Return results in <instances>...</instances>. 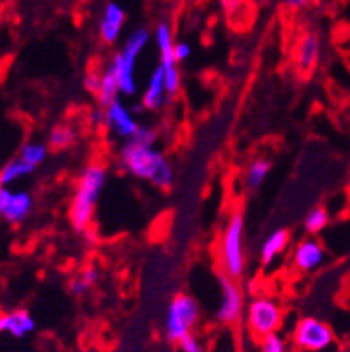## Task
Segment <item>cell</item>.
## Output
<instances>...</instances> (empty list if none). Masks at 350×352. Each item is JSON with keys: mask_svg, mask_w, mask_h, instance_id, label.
<instances>
[{"mask_svg": "<svg viewBox=\"0 0 350 352\" xmlns=\"http://www.w3.org/2000/svg\"><path fill=\"white\" fill-rule=\"evenodd\" d=\"M120 163L129 175L149 181L160 190H170L175 183L172 163L152 143H143L131 138L120 151Z\"/></svg>", "mask_w": 350, "mask_h": 352, "instance_id": "cell-1", "label": "cell"}, {"mask_svg": "<svg viewBox=\"0 0 350 352\" xmlns=\"http://www.w3.org/2000/svg\"><path fill=\"white\" fill-rule=\"evenodd\" d=\"M107 183V168L102 163H89L77 179L70 201V223L74 231L86 232L91 226L98 199Z\"/></svg>", "mask_w": 350, "mask_h": 352, "instance_id": "cell-2", "label": "cell"}, {"mask_svg": "<svg viewBox=\"0 0 350 352\" xmlns=\"http://www.w3.org/2000/svg\"><path fill=\"white\" fill-rule=\"evenodd\" d=\"M152 32L146 27H136L131 34L125 38L122 49L115 54L107 67L111 68L120 86V95L134 97L138 94L136 65L143 50L151 41Z\"/></svg>", "mask_w": 350, "mask_h": 352, "instance_id": "cell-3", "label": "cell"}, {"mask_svg": "<svg viewBox=\"0 0 350 352\" xmlns=\"http://www.w3.org/2000/svg\"><path fill=\"white\" fill-rule=\"evenodd\" d=\"M218 265L222 274L238 281L247 267L245 256V217L241 211H232L218 241Z\"/></svg>", "mask_w": 350, "mask_h": 352, "instance_id": "cell-4", "label": "cell"}, {"mask_svg": "<svg viewBox=\"0 0 350 352\" xmlns=\"http://www.w3.org/2000/svg\"><path fill=\"white\" fill-rule=\"evenodd\" d=\"M200 318V308L195 297L190 294H177L170 300L164 318V336L170 344H181L193 335Z\"/></svg>", "mask_w": 350, "mask_h": 352, "instance_id": "cell-5", "label": "cell"}, {"mask_svg": "<svg viewBox=\"0 0 350 352\" xmlns=\"http://www.w3.org/2000/svg\"><path fill=\"white\" fill-rule=\"evenodd\" d=\"M245 322H247V329L256 338L261 340L268 335L279 333V327L283 324V308L277 300L268 295H259L248 302Z\"/></svg>", "mask_w": 350, "mask_h": 352, "instance_id": "cell-6", "label": "cell"}, {"mask_svg": "<svg viewBox=\"0 0 350 352\" xmlns=\"http://www.w3.org/2000/svg\"><path fill=\"white\" fill-rule=\"evenodd\" d=\"M154 41L155 47L160 50V67L164 72V82H166V91L168 97H175L181 91V70H179V63L173 56L175 49V36L173 29L166 20L160 22L154 29Z\"/></svg>", "mask_w": 350, "mask_h": 352, "instance_id": "cell-7", "label": "cell"}, {"mask_svg": "<svg viewBox=\"0 0 350 352\" xmlns=\"http://www.w3.org/2000/svg\"><path fill=\"white\" fill-rule=\"evenodd\" d=\"M293 344L304 352H324L334 344V333L325 322L315 317H304L293 331Z\"/></svg>", "mask_w": 350, "mask_h": 352, "instance_id": "cell-8", "label": "cell"}, {"mask_svg": "<svg viewBox=\"0 0 350 352\" xmlns=\"http://www.w3.org/2000/svg\"><path fill=\"white\" fill-rule=\"evenodd\" d=\"M218 285H220V304H218L215 317H217L218 324H222V326H234L243 315V292L234 279L223 276V274L218 277Z\"/></svg>", "mask_w": 350, "mask_h": 352, "instance_id": "cell-9", "label": "cell"}, {"mask_svg": "<svg viewBox=\"0 0 350 352\" xmlns=\"http://www.w3.org/2000/svg\"><path fill=\"white\" fill-rule=\"evenodd\" d=\"M34 208V199L25 190H11L6 186L0 192V219L8 223H22Z\"/></svg>", "mask_w": 350, "mask_h": 352, "instance_id": "cell-10", "label": "cell"}, {"mask_svg": "<svg viewBox=\"0 0 350 352\" xmlns=\"http://www.w3.org/2000/svg\"><path fill=\"white\" fill-rule=\"evenodd\" d=\"M104 125L115 134L116 138L129 142L140 129V122L134 113L122 100H116L104 109Z\"/></svg>", "mask_w": 350, "mask_h": 352, "instance_id": "cell-11", "label": "cell"}, {"mask_svg": "<svg viewBox=\"0 0 350 352\" xmlns=\"http://www.w3.org/2000/svg\"><path fill=\"white\" fill-rule=\"evenodd\" d=\"M325 247L315 236L300 240L293 249L292 263L302 274H311L325 263Z\"/></svg>", "mask_w": 350, "mask_h": 352, "instance_id": "cell-12", "label": "cell"}, {"mask_svg": "<svg viewBox=\"0 0 350 352\" xmlns=\"http://www.w3.org/2000/svg\"><path fill=\"white\" fill-rule=\"evenodd\" d=\"M125 20H127L125 9L118 2H107L104 6L102 16H100V22H98V34H100L104 43L113 45L120 40Z\"/></svg>", "mask_w": 350, "mask_h": 352, "instance_id": "cell-13", "label": "cell"}, {"mask_svg": "<svg viewBox=\"0 0 350 352\" xmlns=\"http://www.w3.org/2000/svg\"><path fill=\"white\" fill-rule=\"evenodd\" d=\"M36 329V320L27 309L0 313V333L13 338H25Z\"/></svg>", "mask_w": 350, "mask_h": 352, "instance_id": "cell-14", "label": "cell"}, {"mask_svg": "<svg viewBox=\"0 0 350 352\" xmlns=\"http://www.w3.org/2000/svg\"><path fill=\"white\" fill-rule=\"evenodd\" d=\"M320 50H322V43L315 32H306L298 40L295 54H293V61L300 74H309L316 67L320 59Z\"/></svg>", "mask_w": 350, "mask_h": 352, "instance_id": "cell-15", "label": "cell"}, {"mask_svg": "<svg viewBox=\"0 0 350 352\" xmlns=\"http://www.w3.org/2000/svg\"><path fill=\"white\" fill-rule=\"evenodd\" d=\"M166 98H168V91H166V82H164V72L157 65L149 76L145 89H143L142 106L149 111H157L166 104Z\"/></svg>", "mask_w": 350, "mask_h": 352, "instance_id": "cell-16", "label": "cell"}, {"mask_svg": "<svg viewBox=\"0 0 350 352\" xmlns=\"http://www.w3.org/2000/svg\"><path fill=\"white\" fill-rule=\"evenodd\" d=\"M289 240H292V234H289L288 229H275L272 231L266 240L263 241L261 249H259V259L265 267H270L274 265V261L277 258L284 254V250L288 249Z\"/></svg>", "mask_w": 350, "mask_h": 352, "instance_id": "cell-17", "label": "cell"}, {"mask_svg": "<svg viewBox=\"0 0 350 352\" xmlns=\"http://www.w3.org/2000/svg\"><path fill=\"white\" fill-rule=\"evenodd\" d=\"M98 100V107H106L111 106L113 102L120 100V86H118V80H116L115 74L109 67H106L100 74V85H98L97 94H95Z\"/></svg>", "mask_w": 350, "mask_h": 352, "instance_id": "cell-18", "label": "cell"}, {"mask_svg": "<svg viewBox=\"0 0 350 352\" xmlns=\"http://www.w3.org/2000/svg\"><path fill=\"white\" fill-rule=\"evenodd\" d=\"M272 170V161L266 157H256V160L247 166L243 175V183L247 190L250 192H257L259 188L265 184L266 177L270 175Z\"/></svg>", "mask_w": 350, "mask_h": 352, "instance_id": "cell-19", "label": "cell"}, {"mask_svg": "<svg viewBox=\"0 0 350 352\" xmlns=\"http://www.w3.org/2000/svg\"><path fill=\"white\" fill-rule=\"evenodd\" d=\"M34 172V166H31L29 163L22 160L20 156L9 160L4 166H2V181H4V186H11V184L18 183L25 179L27 175H31Z\"/></svg>", "mask_w": 350, "mask_h": 352, "instance_id": "cell-20", "label": "cell"}, {"mask_svg": "<svg viewBox=\"0 0 350 352\" xmlns=\"http://www.w3.org/2000/svg\"><path fill=\"white\" fill-rule=\"evenodd\" d=\"M77 133L76 129L68 124H59L56 127H52L49 133V148L52 151H67L68 147H72L76 143Z\"/></svg>", "mask_w": 350, "mask_h": 352, "instance_id": "cell-21", "label": "cell"}, {"mask_svg": "<svg viewBox=\"0 0 350 352\" xmlns=\"http://www.w3.org/2000/svg\"><path fill=\"white\" fill-rule=\"evenodd\" d=\"M49 145L41 142H27L23 143L22 148H20V154L18 156L22 157L25 163H29L31 166H40L41 163H45L47 156H49Z\"/></svg>", "mask_w": 350, "mask_h": 352, "instance_id": "cell-22", "label": "cell"}, {"mask_svg": "<svg viewBox=\"0 0 350 352\" xmlns=\"http://www.w3.org/2000/svg\"><path fill=\"white\" fill-rule=\"evenodd\" d=\"M331 222V217H329V211L322 206H316L309 213L306 214V220H304V229H306L307 234H318V232L324 231L325 228Z\"/></svg>", "mask_w": 350, "mask_h": 352, "instance_id": "cell-23", "label": "cell"}, {"mask_svg": "<svg viewBox=\"0 0 350 352\" xmlns=\"http://www.w3.org/2000/svg\"><path fill=\"white\" fill-rule=\"evenodd\" d=\"M222 6L231 22H247L252 0H222Z\"/></svg>", "mask_w": 350, "mask_h": 352, "instance_id": "cell-24", "label": "cell"}, {"mask_svg": "<svg viewBox=\"0 0 350 352\" xmlns=\"http://www.w3.org/2000/svg\"><path fill=\"white\" fill-rule=\"evenodd\" d=\"M259 352H288V345H286V340L279 333H274V335L261 338Z\"/></svg>", "mask_w": 350, "mask_h": 352, "instance_id": "cell-25", "label": "cell"}, {"mask_svg": "<svg viewBox=\"0 0 350 352\" xmlns=\"http://www.w3.org/2000/svg\"><path fill=\"white\" fill-rule=\"evenodd\" d=\"M89 290H91V288H89V286L86 285V283L83 281V279H80V276L74 277V279H72V281L68 283V292H70V294L74 295V297H83V295L88 294Z\"/></svg>", "mask_w": 350, "mask_h": 352, "instance_id": "cell-26", "label": "cell"}, {"mask_svg": "<svg viewBox=\"0 0 350 352\" xmlns=\"http://www.w3.org/2000/svg\"><path fill=\"white\" fill-rule=\"evenodd\" d=\"M79 276H80V279H83V281H85L89 288H91V286L97 285L98 277H100V272H98V268L95 267V265H88V267L83 268V272H80Z\"/></svg>", "mask_w": 350, "mask_h": 352, "instance_id": "cell-27", "label": "cell"}, {"mask_svg": "<svg viewBox=\"0 0 350 352\" xmlns=\"http://www.w3.org/2000/svg\"><path fill=\"white\" fill-rule=\"evenodd\" d=\"M179 349H181V352H206L202 344L193 335L182 340L181 344H179Z\"/></svg>", "mask_w": 350, "mask_h": 352, "instance_id": "cell-28", "label": "cell"}, {"mask_svg": "<svg viewBox=\"0 0 350 352\" xmlns=\"http://www.w3.org/2000/svg\"><path fill=\"white\" fill-rule=\"evenodd\" d=\"M173 56L177 59V63L186 61L191 56V45L188 41H175V49H173Z\"/></svg>", "mask_w": 350, "mask_h": 352, "instance_id": "cell-29", "label": "cell"}, {"mask_svg": "<svg viewBox=\"0 0 350 352\" xmlns=\"http://www.w3.org/2000/svg\"><path fill=\"white\" fill-rule=\"evenodd\" d=\"M100 74H102V72H97V70H89L88 74H86L85 86L89 94H97L98 85H100Z\"/></svg>", "mask_w": 350, "mask_h": 352, "instance_id": "cell-30", "label": "cell"}, {"mask_svg": "<svg viewBox=\"0 0 350 352\" xmlns=\"http://www.w3.org/2000/svg\"><path fill=\"white\" fill-rule=\"evenodd\" d=\"M309 2H313V0H283V4L286 6V8H289V9L306 8Z\"/></svg>", "mask_w": 350, "mask_h": 352, "instance_id": "cell-31", "label": "cell"}, {"mask_svg": "<svg viewBox=\"0 0 350 352\" xmlns=\"http://www.w3.org/2000/svg\"><path fill=\"white\" fill-rule=\"evenodd\" d=\"M91 118H94V124H104V109L102 107H97L94 111V115H91Z\"/></svg>", "mask_w": 350, "mask_h": 352, "instance_id": "cell-32", "label": "cell"}, {"mask_svg": "<svg viewBox=\"0 0 350 352\" xmlns=\"http://www.w3.org/2000/svg\"><path fill=\"white\" fill-rule=\"evenodd\" d=\"M4 181H2V168H0V192H2V190H4Z\"/></svg>", "mask_w": 350, "mask_h": 352, "instance_id": "cell-33", "label": "cell"}, {"mask_svg": "<svg viewBox=\"0 0 350 352\" xmlns=\"http://www.w3.org/2000/svg\"><path fill=\"white\" fill-rule=\"evenodd\" d=\"M252 2H257V4H268L272 0H252Z\"/></svg>", "mask_w": 350, "mask_h": 352, "instance_id": "cell-34", "label": "cell"}, {"mask_svg": "<svg viewBox=\"0 0 350 352\" xmlns=\"http://www.w3.org/2000/svg\"><path fill=\"white\" fill-rule=\"evenodd\" d=\"M0 220H2V219H0Z\"/></svg>", "mask_w": 350, "mask_h": 352, "instance_id": "cell-35", "label": "cell"}]
</instances>
